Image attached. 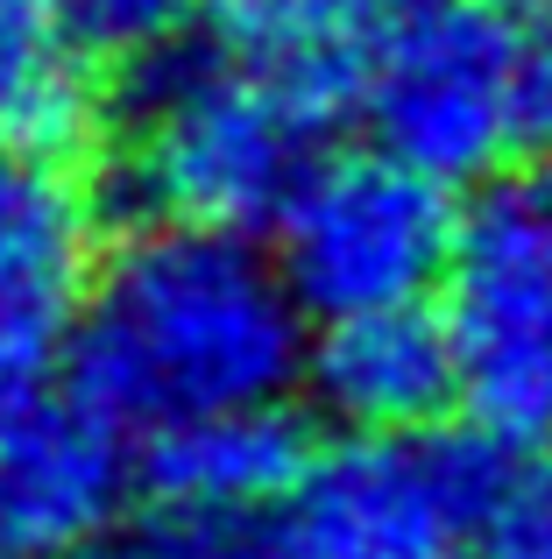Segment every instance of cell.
I'll return each mask as SVG.
<instances>
[{
	"label": "cell",
	"mask_w": 552,
	"mask_h": 559,
	"mask_svg": "<svg viewBox=\"0 0 552 559\" xmlns=\"http://www.w3.org/2000/svg\"><path fill=\"white\" fill-rule=\"evenodd\" d=\"M304 467H312L304 425L284 404H249V411H213V418L156 432L142 481H149V496L164 510L227 518V510L290 503Z\"/></svg>",
	"instance_id": "11"
},
{
	"label": "cell",
	"mask_w": 552,
	"mask_h": 559,
	"mask_svg": "<svg viewBox=\"0 0 552 559\" xmlns=\"http://www.w3.org/2000/svg\"><path fill=\"white\" fill-rule=\"evenodd\" d=\"M440 319L460 361V411L503 447L552 439V234L517 178L460 205V241L440 284Z\"/></svg>",
	"instance_id": "6"
},
{
	"label": "cell",
	"mask_w": 552,
	"mask_h": 559,
	"mask_svg": "<svg viewBox=\"0 0 552 559\" xmlns=\"http://www.w3.org/2000/svg\"><path fill=\"white\" fill-rule=\"evenodd\" d=\"M454 241V185L425 178L418 164L375 150V142L319 156L276 219V262L312 319L425 305V290L446 284Z\"/></svg>",
	"instance_id": "4"
},
{
	"label": "cell",
	"mask_w": 552,
	"mask_h": 559,
	"mask_svg": "<svg viewBox=\"0 0 552 559\" xmlns=\"http://www.w3.org/2000/svg\"><path fill=\"white\" fill-rule=\"evenodd\" d=\"M57 8H64V28L85 57H121V64H135V57L206 28L213 0H57Z\"/></svg>",
	"instance_id": "13"
},
{
	"label": "cell",
	"mask_w": 552,
	"mask_h": 559,
	"mask_svg": "<svg viewBox=\"0 0 552 559\" xmlns=\"http://www.w3.org/2000/svg\"><path fill=\"white\" fill-rule=\"evenodd\" d=\"M404 8L418 0H213L206 36L241 71L290 93L304 114L333 121V114L361 107L369 57Z\"/></svg>",
	"instance_id": "10"
},
{
	"label": "cell",
	"mask_w": 552,
	"mask_h": 559,
	"mask_svg": "<svg viewBox=\"0 0 552 559\" xmlns=\"http://www.w3.org/2000/svg\"><path fill=\"white\" fill-rule=\"evenodd\" d=\"M128 496L121 425L93 404H50L0 432V552L8 559H71L85 552Z\"/></svg>",
	"instance_id": "7"
},
{
	"label": "cell",
	"mask_w": 552,
	"mask_h": 559,
	"mask_svg": "<svg viewBox=\"0 0 552 559\" xmlns=\"http://www.w3.org/2000/svg\"><path fill=\"white\" fill-rule=\"evenodd\" d=\"M482 559H552V439L525 447L503 475V496L489 510Z\"/></svg>",
	"instance_id": "15"
},
{
	"label": "cell",
	"mask_w": 552,
	"mask_h": 559,
	"mask_svg": "<svg viewBox=\"0 0 552 559\" xmlns=\"http://www.w3.org/2000/svg\"><path fill=\"white\" fill-rule=\"evenodd\" d=\"M0 559H8V552H0Z\"/></svg>",
	"instance_id": "21"
},
{
	"label": "cell",
	"mask_w": 552,
	"mask_h": 559,
	"mask_svg": "<svg viewBox=\"0 0 552 559\" xmlns=\"http://www.w3.org/2000/svg\"><path fill=\"white\" fill-rule=\"evenodd\" d=\"M511 178H517V191H525V205L539 213V227L552 234V150H545V156H531L525 170H511Z\"/></svg>",
	"instance_id": "19"
},
{
	"label": "cell",
	"mask_w": 552,
	"mask_h": 559,
	"mask_svg": "<svg viewBox=\"0 0 552 559\" xmlns=\"http://www.w3.org/2000/svg\"><path fill=\"white\" fill-rule=\"evenodd\" d=\"M128 142L113 164L107 205L135 213L142 227H276L298 199L304 170L319 164V114L290 93L241 71L206 28L135 57L121 79Z\"/></svg>",
	"instance_id": "2"
},
{
	"label": "cell",
	"mask_w": 552,
	"mask_h": 559,
	"mask_svg": "<svg viewBox=\"0 0 552 559\" xmlns=\"http://www.w3.org/2000/svg\"><path fill=\"white\" fill-rule=\"evenodd\" d=\"M517 150L525 156L552 150V28L525 36V64H517Z\"/></svg>",
	"instance_id": "16"
},
{
	"label": "cell",
	"mask_w": 552,
	"mask_h": 559,
	"mask_svg": "<svg viewBox=\"0 0 552 559\" xmlns=\"http://www.w3.org/2000/svg\"><path fill=\"white\" fill-rule=\"evenodd\" d=\"M304 305L249 234L156 219L85 290L71 396L121 432H170L213 411L284 404L304 382Z\"/></svg>",
	"instance_id": "1"
},
{
	"label": "cell",
	"mask_w": 552,
	"mask_h": 559,
	"mask_svg": "<svg viewBox=\"0 0 552 559\" xmlns=\"http://www.w3.org/2000/svg\"><path fill=\"white\" fill-rule=\"evenodd\" d=\"M71 559H164V518H113L107 532L93 538L85 552H71Z\"/></svg>",
	"instance_id": "18"
},
{
	"label": "cell",
	"mask_w": 552,
	"mask_h": 559,
	"mask_svg": "<svg viewBox=\"0 0 552 559\" xmlns=\"http://www.w3.org/2000/svg\"><path fill=\"white\" fill-rule=\"evenodd\" d=\"M496 8H511V14H552V0H496Z\"/></svg>",
	"instance_id": "20"
},
{
	"label": "cell",
	"mask_w": 552,
	"mask_h": 559,
	"mask_svg": "<svg viewBox=\"0 0 552 559\" xmlns=\"http://www.w3.org/2000/svg\"><path fill=\"white\" fill-rule=\"evenodd\" d=\"M99 199L50 150H0V333L50 347L93 290Z\"/></svg>",
	"instance_id": "9"
},
{
	"label": "cell",
	"mask_w": 552,
	"mask_h": 559,
	"mask_svg": "<svg viewBox=\"0 0 552 559\" xmlns=\"http://www.w3.org/2000/svg\"><path fill=\"white\" fill-rule=\"evenodd\" d=\"M304 390L340 432H425L460 404L454 333L425 305L319 319Z\"/></svg>",
	"instance_id": "8"
},
{
	"label": "cell",
	"mask_w": 552,
	"mask_h": 559,
	"mask_svg": "<svg viewBox=\"0 0 552 559\" xmlns=\"http://www.w3.org/2000/svg\"><path fill=\"white\" fill-rule=\"evenodd\" d=\"M93 128V79L57 0H0V150L64 156Z\"/></svg>",
	"instance_id": "12"
},
{
	"label": "cell",
	"mask_w": 552,
	"mask_h": 559,
	"mask_svg": "<svg viewBox=\"0 0 552 559\" xmlns=\"http://www.w3.org/2000/svg\"><path fill=\"white\" fill-rule=\"evenodd\" d=\"M43 404V341L0 333V432Z\"/></svg>",
	"instance_id": "17"
},
{
	"label": "cell",
	"mask_w": 552,
	"mask_h": 559,
	"mask_svg": "<svg viewBox=\"0 0 552 559\" xmlns=\"http://www.w3.org/2000/svg\"><path fill=\"white\" fill-rule=\"evenodd\" d=\"M517 447L482 425H425V432H347L312 453L290 532L312 559H460L482 546Z\"/></svg>",
	"instance_id": "3"
},
{
	"label": "cell",
	"mask_w": 552,
	"mask_h": 559,
	"mask_svg": "<svg viewBox=\"0 0 552 559\" xmlns=\"http://www.w3.org/2000/svg\"><path fill=\"white\" fill-rule=\"evenodd\" d=\"M496 0H418L369 57L361 121L375 150L440 185H482L517 150V64L525 36Z\"/></svg>",
	"instance_id": "5"
},
{
	"label": "cell",
	"mask_w": 552,
	"mask_h": 559,
	"mask_svg": "<svg viewBox=\"0 0 552 559\" xmlns=\"http://www.w3.org/2000/svg\"><path fill=\"white\" fill-rule=\"evenodd\" d=\"M164 559H312L290 532V518L269 510H227V518H192V510H164Z\"/></svg>",
	"instance_id": "14"
}]
</instances>
